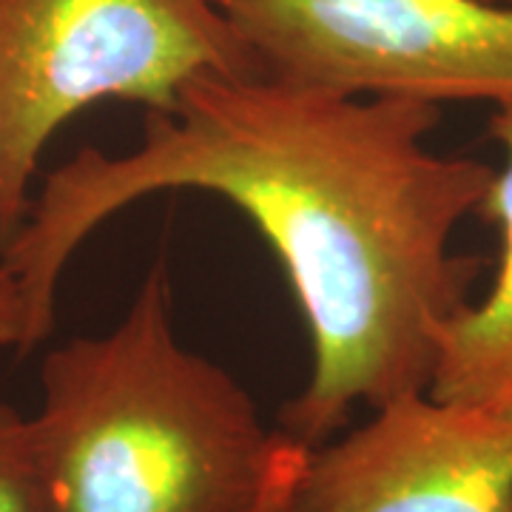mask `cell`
Returning a JSON list of instances; mask_svg holds the SVG:
<instances>
[{
	"mask_svg": "<svg viewBox=\"0 0 512 512\" xmlns=\"http://www.w3.org/2000/svg\"><path fill=\"white\" fill-rule=\"evenodd\" d=\"M441 106L345 94L265 74H202L146 111L126 154L80 148L52 171L0 262L26 308L23 353L57 313L74 251L137 200L202 191L271 245L311 336V376L279 410L293 441L333 439L356 404L430 387L447 322L473 299L481 256L453 251L493 165L427 146Z\"/></svg>",
	"mask_w": 512,
	"mask_h": 512,
	"instance_id": "cell-1",
	"label": "cell"
},
{
	"mask_svg": "<svg viewBox=\"0 0 512 512\" xmlns=\"http://www.w3.org/2000/svg\"><path fill=\"white\" fill-rule=\"evenodd\" d=\"M29 512H256L279 444L254 396L174 328L157 262L126 316L40 365Z\"/></svg>",
	"mask_w": 512,
	"mask_h": 512,
	"instance_id": "cell-2",
	"label": "cell"
},
{
	"mask_svg": "<svg viewBox=\"0 0 512 512\" xmlns=\"http://www.w3.org/2000/svg\"><path fill=\"white\" fill-rule=\"evenodd\" d=\"M202 74H259L214 0H0V254L72 117L103 100L168 111Z\"/></svg>",
	"mask_w": 512,
	"mask_h": 512,
	"instance_id": "cell-3",
	"label": "cell"
},
{
	"mask_svg": "<svg viewBox=\"0 0 512 512\" xmlns=\"http://www.w3.org/2000/svg\"><path fill=\"white\" fill-rule=\"evenodd\" d=\"M259 74L345 94L512 103V3L214 0Z\"/></svg>",
	"mask_w": 512,
	"mask_h": 512,
	"instance_id": "cell-4",
	"label": "cell"
},
{
	"mask_svg": "<svg viewBox=\"0 0 512 512\" xmlns=\"http://www.w3.org/2000/svg\"><path fill=\"white\" fill-rule=\"evenodd\" d=\"M288 512H512V410L427 390L308 447Z\"/></svg>",
	"mask_w": 512,
	"mask_h": 512,
	"instance_id": "cell-5",
	"label": "cell"
},
{
	"mask_svg": "<svg viewBox=\"0 0 512 512\" xmlns=\"http://www.w3.org/2000/svg\"><path fill=\"white\" fill-rule=\"evenodd\" d=\"M487 131L504 165L493 171L476 217L498 228L501 254L487 293L441 330L427 393L441 402L512 410V103L493 109Z\"/></svg>",
	"mask_w": 512,
	"mask_h": 512,
	"instance_id": "cell-6",
	"label": "cell"
},
{
	"mask_svg": "<svg viewBox=\"0 0 512 512\" xmlns=\"http://www.w3.org/2000/svg\"><path fill=\"white\" fill-rule=\"evenodd\" d=\"M0 512H29L26 416L0 399Z\"/></svg>",
	"mask_w": 512,
	"mask_h": 512,
	"instance_id": "cell-7",
	"label": "cell"
},
{
	"mask_svg": "<svg viewBox=\"0 0 512 512\" xmlns=\"http://www.w3.org/2000/svg\"><path fill=\"white\" fill-rule=\"evenodd\" d=\"M308 456V447L293 441L291 436H279L276 444V453L271 458V470L265 478V487H262V498L256 504V512H288L291 507V495L299 473H302V464Z\"/></svg>",
	"mask_w": 512,
	"mask_h": 512,
	"instance_id": "cell-8",
	"label": "cell"
},
{
	"mask_svg": "<svg viewBox=\"0 0 512 512\" xmlns=\"http://www.w3.org/2000/svg\"><path fill=\"white\" fill-rule=\"evenodd\" d=\"M26 339V308L15 276L0 262V350L15 348L23 353Z\"/></svg>",
	"mask_w": 512,
	"mask_h": 512,
	"instance_id": "cell-9",
	"label": "cell"
},
{
	"mask_svg": "<svg viewBox=\"0 0 512 512\" xmlns=\"http://www.w3.org/2000/svg\"><path fill=\"white\" fill-rule=\"evenodd\" d=\"M493 3H512V0H493Z\"/></svg>",
	"mask_w": 512,
	"mask_h": 512,
	"instance_id": "cell-10",
	"label": "cell"
}]
</instances>
